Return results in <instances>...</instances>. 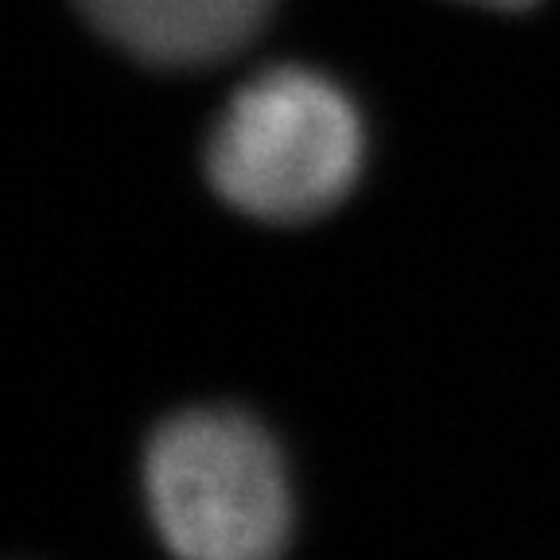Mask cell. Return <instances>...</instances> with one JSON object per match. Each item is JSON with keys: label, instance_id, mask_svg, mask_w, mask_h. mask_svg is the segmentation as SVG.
Segmentation results:
<instances>
[{"label": "cell", "instance_id": "6da1fadb", "mask_svg": "<svg viewBox=\"0 0 560 560\" xmlns=\"http://www.w3.org/2000/svg\"><path fill=\"white\" fill-rule=\"evenodd\" d=\"M366 160L359 105L319 70L272 67L245 82L207 144L210 187L261 222H307L339 207Z\"/></svg>", "mask_w": 560, "mask_h": 560}, {"label": "cell", "instance_id": "7a4b0ae2", "mask_svg": "<svg viewBox=\"0 0 560 560\" xmlns=\"http://www.w3.org/2000/svg\"><path fill=\"white\" fill-rule=\"evenodd\" d=\"M144 499L175 560H280L292 537L284 455L254 417L191 409L144 455Z\"/></svg>", "mask_w": 560, "mask_h": 560}, {"label": "cell", "instance_id": "3957f363", "mask_svg": "<svg viewBox=\"0 0 560 560\" xmlns=\"http://www.w3.org/2000/svg\"><path fill=\"white\" fill-rule=\"evenodd\" d=\"M86 20L132 59L207 67L242 51L269 20L272 0H79Z\"/></svg>", "mask_w": 560, "mask_h": 560}, {"label": "cell", "instance_id": "277c9868", "mask_svg": "<svg viewBox=\"0 0 560 560\" xmlns=\"http://www.w3.org/2000/svg\"><path fill=\"white\" fill-rule=\"evenodd\" d=\"M464 4H479V9H490V12H529V9H537L541 0H464Z\"/></svg>", "mask_w": 560, "mask_h": 560}]
</instances>
